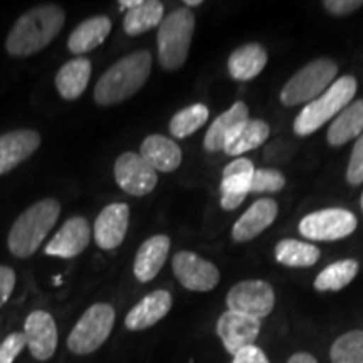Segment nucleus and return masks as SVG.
I'll list each match as a JSON object with an SVG mask.
<instances>
[{
	"label": "nucleus",
	"mask_w": 363,
	"mask_h": 363,
	"mask_svg": "<svg viewBox=\"0 0 363 363\" xmlns=\"http://www.w3.org/2000/svg\"><path fill=\"white\" fill-rule=\"evenodd\" d=\"M360 269V264L355 259L337 261L333 264L326 266L315 279L316 291H342L355 279Z\"/></svg>",
	"instance_id": "c756f323"
},
{
	"label": "nucleus",
	"mask_w": 363,
	"mask_h": 363,
	"mask_svg": "<svg viewBox=\"0 0 363 363\" xmlns=\"http://www.w3.org/2000/svg\"><path fill=\"white\" fill-rule=\"evenodd\" d=\"M140 157L155 172L169 174L180 167L182 150L174 140L163 135H150L143 140Z\"/></svg>",
	"instance_id": "412c9836"
},
{
	"label": "nucleus",
	"mask_w": 363,
	"mask_h": 363,
	"mask_svg": "<svg viewBox=\"0 0 363 363\" xmlns=\"http://www.w3.org/2000/svg\"><path fill=\"white\" fill-rule=\"evenodd\" d=\"M208 120V108L202 103L190 104V106L180 110L170 120V133L174 138H187L194 135L199 128H202Z\"/></svg>",
	"instance_id": "7c9ffc66"
},
{
	"label": "nucleus",
	"mask_w": 363,
	"mask_h": 363,
	"mask_svg": "<svg viewBox=\"0 0 363 363\" xmlns=\"http://www.w3.org/2000/svg\"><path fill=\"white\" fill-rule=\"evenodd\" d=\"M174 305V298L165 289H157V291L147 294L140 299L136 305L128 311L125 318V326L130 331H142L150 326L157 325L163 318L169 315Z\"/></svg>",
	"instance_id": "f3484780"
},
{
	"label": "nucleus",
	"mask_w": 363,
	"mask_h": 363,
	"mask_svg": "<svg viewBox=\"0 0 363 363\" xmlns=\"http://www.w3.org/2000/svg\"><path fill=\"white\" fill-rule=\"evenodd\" d=\"M13 288H16V272L12 267L0 266V308L9 301Z\"/></svg>",
	"instance_id": "c9c22d12"
},
{
	"label": "nucleus",
	"mask_w": 363,
	"mask_h": 363,
	"mask_svg": "<svg viewBox=\"0 0 363 363\" xmlns=\"http://www.w3.org/2000/svg\"><path fill=\"white\" fill-rule=\"evenodd\" d=\"M115 179L121 190L135 197L148 195L157 187V172L140 157V153L126 152L115 163Z\"/></svg>",
	"instance_id": "f8f14e48"
},
{
	"label": "nucleus",
	"mask_w": 363,
	"mask_h": 363,
	"mask_svg": "<svg viewBox=\"0 0 363 363\" xmlns=\"http://www.w3.org/2000/svg\"><path fill=\"white\" fill-rule=\"evenodd\" d=\"M130 224V207L126 203H110L99 212L94 222V240L98 247L113 251L125 240Z\"/></svg>",
	"instance_id": "2eb2a0df"
},
{
	"label": "nucleus",
	"mask_w": 363,
	"mask_h": 363,
	"mask_svg": "<svg viewBox=\"0 0 363 363\" xmlns=\"http://www.w3.org/2000/svg\"><path fill=\"white\" fill-rule=\"evenodd\" d=\"M26 347L27 342L24 333L22 331H13L0 343V363H13Z\"/></svg>",
	"instance_id": "72a5a7b5"
},
{
	"label": "nucleus",
	"mask_w": 363,
	"mask_h": 363,
	"mask_svg": "<svg viewBox=\"0 0 363 363\" xmlns=\"http://www.w3.org/2000/svg\"><path fill=\"white\" fill-rule=\"evenodd\" d=\"M66 13L56 4H45L27 11L17 19L7 35L6 49L13 57H26L43 51L61 33Z\"/></svg>",
	"instance_id": "f257e3e1"
},
{
	"label": "nucleus",
	"mask_w": 363,
	"mask_h": 363,
	"mask_svg": "<svg viewBox=\"0 0 363 363\" xmlns=\"http://www.w3.org/2000/svg\"><path fill=\"white\" fill-rule=\"evenodd\" d=\"M269 133L271 128L266 121L251 120L249 118L247 121L235 126L233 133L227 136L224 152L230 157L244 155V153L261 147L269 138Z\"/></svg>",
	"instance_id": "5701e85b"
},
{
	"label": "nucleus",
	"mask_w": 363,
	"mask_h": 363,
	"mask_svg": "<svg viewBox=\"0 0 363 363\" xmlns=\"http://www.w3.org/2000/svg\"><path fill=\"white\" fill-rule=\"evenodd\" d=\"M323 7L333 16H348L363 7V0H325Z\"/></svg>",
	"instance_id": "e433bc0d"
},
{
	"label": "nucleus",
	"mask_w": 363,
	"mask_h": 363,
	"mask_svg": "<svg viewBox=\"0 0 363 363\" xmlns=\"http://www.w3.org/2000/svg\"><path fill=\"white\" fill-rule=\"evenodd\" d=\"M111 33V21L106 16H94L81 22L72 30L67 48L72 54H86L101 45Z\"/></svg>",
	"instance_id": "b1692460"
},
{
	"label": "nucleus",
	"mask_w": 363,
	"mask_h": 363,
	"mask_svg": "<svg viewBox=\"0 0 363 363\" xmlns=\"http://www.w3.org/2000/svg\"><path fill=\"white\" fill-rule=\"evenodd\" d=\"M288 363H318V360L311 355V353L299 352V353H294V355L289 357Z\"/></svg>",
	"instance_id": "58836bf2"
},
{
	"label": "nucleus",
	"mask_w": 363,
	"mask_h": 363,
	"mask_svg": "<svg viewBox=\"0 0 363 363\" xmlns=\"http://www.w3.org/2000/svg\"><path fill=\"white\" fill-rule=\"evenodd\" d=\"M225 303L229 311L262 320L274 310L276 296L269 283L261 279H247L229 289Z\"/></svg>",
	"instance_id": "1a4fd4ad"
},
{
	"label": "nucleus",
	"mask_w": 363,
	"mask_h": 363,
	"mask_svg": "<svg viewBox=\"0 0 363 363\" xmlns=\"http://www.w3.org/2000/svg\"><path fill=\"white\" fill-rule=\"evenodd\" d=\"M140 2H142V0H121L120 9L121 11H131V9L140 6Z\"/></svg>",
	"instance_id": "ea45409f"
},
{
	"label": "nucleus",
	"mask_w": 363,
	"mask_h": 363,
	"mask_svg": "<svg viewBox=\"0 0 363 363\" xmlns=\"http://www.w3.org/2000/svg\"><path fill=\"white\" fill-rule=\"evenodd\" d=\"M170 251L169 235L157 234L145 240L136 252L133 272L140 283H150L162 271Z\"/></svg>",
	"instance_id": "aec40b11"
},
{
	"label": "nucleus",
	"mask_w": 363,
	"mask_h": 363,
	"mask_svg": "<svg viewBox=\"0 0 363 363\" xmlns=\"http://www.w3.org/2000/svg\"><path fill=\"white\" fill-rule=\"evenodd\" d=\"M358 220L347 208H323L303 217L298 229L310 240H338L355 233Z\"/></svg>",
	"instance_id": "6e6552de"
},
{
	"label": "nucleus",
	"mask_w": 363,
	"mask_h": 363,
	"mask_svg": "<svg viewBox=\"0 0 363 363\" xmlns=\"http://www.w3.org/2000/svg\"><path fill=\"white\" fill-rule=\"evenodd\" d=\"M363 133V99L352 101L331 121L326 140L331 147H342Z\"/></svg>",
	"instance_id": "bb28decb"
},
{
	"label": "nucleus",
	"mask_w": 363,
	"mask_h": 363,
	"mask_svg": "<svg viewBox=\"0 0 363 363\" xmlns=\"http://www.w3.org/2000/svg\"><path fill=\"white\" fill-rule=\"evenodd\" d=\"M337 62L328 57L308 62L281 89V103L284 106H296V104L315 101L337 81Z\"/></svg>",
	"instance_id": "423d86ee"
},
{
	"label": "nucleus",
	"mask_w": 363,
	"mask_h": 363,
	"mask_svg": "<svg viewBox=\"0 0 363 363\" xmlns=\"http://www.w3.org/2000/svg\"><path fill=\"white\" fill-rule=\"evenodd\" d=\"M249 120V108L246 103H234L229 110L222 113L214 120L211 128L207 130L206 138H203V148L211 153L224 152V145L227 136L233 133L235 126Z\"/></svg>",
	"instance_id": "393cba45"
},
{
	"label": "nucleus",
	"mask_w": 363,
	"mask_h": 363,
	"mask_svg": "<svg viewBox=\"0 0 363 363\" xmlns=\"http://www.w3.org/2000/svg\"><path fill=\"white\" fill-rule=\"evenodd\" d=\"M195 33V16L187 7H179L163 17L158 26V59L163 69L177 71L187 61Z\"/></svg>",
	"instance_id": "39448f33"
},
{
	"label": "nucleus",
	"mask_w": 363,
	"mask_h": 363,
	"mask_svg": "<svg viewBox=\"0 0 363 363\" xmlns=\"http://www.w3.org/2000/svg\"><path fill=\"white\" fill-rule=\"evenodd\" d=\"M24 337L30 355L35 360L45 362L57 350V326L51 313L35 310L26 318Z\"/></svg>",
	"instance_id": "ddd939ff"
},
{
	"label": "nucleus",
	"mask_w": 363,
	"mask_h": 363,
	"mask_svg": "<svg viewBox=\"0 0 363 363\" xmlns=\"http://www.w3.org/2000/svg\"><path fill=\"white\" fill-rule=\"evenodd\" d=\"M286 185V179L274 169H256L251 182V194L279 192Z\"/></svg>",
	"instance_id": "473e14b6"
},
{
	"label": "nucleus",
	"mask_w": 363,
	"mask_h": 363,
	"mask_svg": "<svg viewBox=\"0 0 363 363\" xmlns=\"http://www.w3.org/2000/svg\"><path fill=\"white\" fill-rule=\"evenodd\" d=\"M331 363H363V330H352L335 340L330 348Z\"/></svg>",
	"instance_id": "2f4dec72"
},
{
	"label": "nucleus",
	"mask_w": 363,
	"mask_h": 363,
	"mask_svg": "<svg viewBox=\"0 0 363 363\" xmlns=\"http://www.w3.org/2000/svg\"><path fill=\"white\" fill-rule=\"evenodd\" d=\"M91 240V227L84 217H71L65 222V225L57 230V234L49 240L45 246L48 256L62 257V259H71V257L79 256L81 252L88 247Z\"/></svg>",
	"instance_id": "dca6fc26"
},
{
	"label": "nucleus",
	"mask_w": 363,
	"mask_h": 363,
	"mask_svg": "<svg viewBox=\"0 0 363 363\" xmlns=\"http://www.w3.org/2000/svg\"><path fill=\"white\" fill-rule=\"evenodd\" d=\"M184 6L187 9L189 7H199V6H202V0H185Z\"/></svg>",
	"instance_id": "a19ab883"
},
{
	"label": "nucleus",
	"mask_w": 363,
	"mask_h": 363,
	"mask_svg": "<svg viewBox=\"0 0 363 363\" xmlns=\"http://www.w3.org/2000/svg\"><path fill=\"white\" fill-rule=\"evenodd\" d=\"M115 308L96 303L83 313L67 337V348L74 355H91L106 343L115 326Z\"/></svg>",
	"instance_id": "0eeeda50"
},
{
	"label": "nucleus",
	"mask_w": 363,
	"mask_h": 363,
	"mask_svg": "<svg viewBox=\"0 0 363 363\" xmlns=\"http://www.w3.org/2000/svg\"><path fill=\"white\" fill-rule=\"evenodd\" d=\"M233 363H269V358L266 357V353L259 347L252 345V347L244 348L238 355H234Z\"/></svg>",
	"instance_id": "4c0bfd02"
},
{
	"label": "nucleus",
	"mask_w": 363,
	"mask_h": 363,
	"mask_svg": "<svg viewBox=\"0 0 363 363\" xmlns=\"http://www.w3.org/2000/svg\"><path fill=\"white\" fill-rule=\"evenodd\" d=\"M152 72V54L136 51L116 61L99 78L94 88V99L101 106H111L133 96L143 88Z\"/></svg>",
	"instance_id": "f03ea898"
},
{
	"label": "nucleus",
	"mask_w": 363,
	"mask_h": 363,
	"mask_svg": "<svg viewBox=\"0 0 363 363\" xmlns=\"http://www.w3.org/2000/svg\"><path fill=\"white\" fill-rule=\"evenodd\" d=\"M267 65V52L261 44H244L229 56L227 69L235 81H251L261 74Z\"/></svg>",
	"instance_id": "4be33fe9"
},
{
	"label": "nucleus",
	"mask_w": 363,
	"mask_h": 363,
	"mask_svg": "<svg viewBox=\"0 0 363 363\" xmlns=\"http://www.w3.org/2000/svg\"><path fill=\"white\" fill-rule=\"evenodd\" d=\"M216 333L229 355H238L244 348L252 347L261 333V320L227 310L217 320Z\"/></svg>",
	"instance_id": "9b49d317"
},
{
	"label": "nucleus",
	"mask_w": 363,
	"mask_h": 363,
	"mask_svg": "<svg viewBox=\"0 0 363 363\" xmlns=\"http://www.w3.org/2000/svg\"><path fill=\"white\" fill-rule=\"evenodd\" d=\"M254 163L249 158H235L222 172L220 206L224 211H235L251 194Z\"/></svg>",
	"instance_id": "4468645a"
},
{
	"label": "nucleus",
	"mask_w": 363,
	"mask_h": 363,
	"mask_svg": "<svg viewBox=\"0 0 363 363\" xmlns=\"http://www.w3.org/2000/svg\"><path fill=\"white\" fill-rule=\"evenodd\" d=\"M172 269L179 283L189 291H212L220 281V272L214 262L203 259L199 254L190 251L177 252L172 262Z\"/></svg>",
	"instance_id": "9d476101"
},
{
	"label": "nucleus",
	"mask_w": 363,
	"mask_h": 363,
	"mask_svg": "<svg viewBox=\"0 0 363 363\" xmlns=\"http://www.w3.org/2000/svg\"><path fill=\"white\" fill-rule=\"evenodd\" d=\"M347 182L352 185L363 184V133L353 145L350 162L347 169Z\"/></svg>",
	"instance_id": "f704fd0d"
},
{
	"label": "nucleus",
	"mask_w": 363,
	"mask_h": 363,
	"mask_svg": "<svg viewBox=\"0 0 363 363\" xmlns=\"http://www.w3.org/2000/svg\"><path fill=\"white\" fill-rule=\"evenodd\" d=\"M91 78V61L88 57L71 59L56 76V88L62 98L74 101L88 88Z\"/></svg>",
	"instance_id": "a878e982"
},
{
	"label": "nucleus",
	"mask_w": 363,
	"mask_h": 363,
	"mask_svg": "<svg viewBox=\"0 0 363 363\" xmlns=\"http://www.w3.org/2000/svg\"><path fill=\"white\" fill-rule=\"evenodd\" d=\"M278 202L272 199H259L239 217L233 227V239L235 242H247L257 238L278 217Z\"/></svg>",
	"instance_id": "6ab92c4d"
},
{
	"label": "nucleus",
	"mask_w": 363,
	"mask_h": 363,
	"mask_svg": "<svg viewBox=\"0 0 363 363\" xmlns=\"http://www.w3.org/2000/svg\"><path fill=\"white\" fill-rule=\"evenodd\" d=\"M362 208H363V194H362Z\"/></svg>",
	"instance_id": "79ce46f5"
},
{
	"label": "nucleus",
	"mask_w": 363,
	"mask_h": 363,
	"mask_svg": "<svg viewBox=\"0 0 363 363\" xmlns=\"http://www.w3.org/2000/svg\"><path fill=\"white\" fill-rule=\"evenodd\" d=\"M163 12L165 7L158 0H142L140 6L126 11L123 21L125 33L128 35H140L153 27H158L163 21Z\"/></svg>",
	"instance_id": "cd10ccee"
},
{
	"label": "nucleus",
	"mask_w": 363,
	"mask_h": 363,
	"mask_svg": "<svg viewBox=\"0 0 363 363\" xmlns=\"http://www.w3.org/2000/svg\"><path fill=\"white\" fill-rule=\"evenodd\" d=\"M40 145V135L34 130H13L0 136V175L21 165Z\"/></svg>",
	"instance_id": "a211bd4d"
},
{
	"label": "nucleus",
	"mask_w": 363,
	"mask_h": 363,
	"mask_svg": "<svg viewBox=\"0 0 363 363\" xmlns=\"http://www.w3.org/2000/svg\"><path fill=\"white\" fill-rule=\"evenodd\" d=\"M276 261L289 267H310L320 259L321 252L310 242H301L296 239H283L274 247Z\"/></svg>",
	"instance_id": "c85d7f7f"
},
{
	"label": "nucleus",
	"mask_w": 363,
	"mask_h": 363,
	"mask_svg": "<svg viewBox=\"0 0 363 363\" xmlns=\"http://www.w3.org/2000/svg\"><path fill=\"white\" fill-rule=\"evenodd\" d=\"M59 214L61 206L56 199H44L26 208L9 233V251L21 259L33 256L56 225Z\"/></svg>",
	"instance_id": "7ed1b4c3"
},
{
	"label": "nucleus",
	"mask_w": 363,
	"mask_h": 363,
	"mask_svg": "<svg viewBox=\"0 0 363 363\" xmlns=\"http://www.w3.org/2000/svg\"><path fill=\"white\" fill-rule=\"evenodd\" d=\"M357 79L353 76H342L330 86L328 89L308 103L293 123V130L298 136H308L315 133L331 118L338 116L357 94Z\"/></svg>",
	"instance_id": "20e7f679"
}]
</instances>
